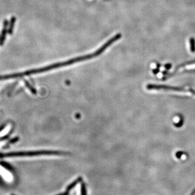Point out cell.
Returning <instances> with one entry per match:
<instances>
[{
  "instance_id": "cell-11",
  "label": "cell",
  "mask_w": 195,
  "mask_h": 195,
  "mask_svg": "<svg viewBox=\"0 0 195 195\" xmlns=\"http://www.w3.org/2000/svg\"><path fill=\"white\" fill-rule=\"evenodd\" d=\"M153 73H154L155 74H157V73L159 72V69H154V70L153 71Z\"/></svg>"
},
{
  "instance_id": "cell-4",
  "label": "cell",
  "mask_w": 195,
  "mask_h": 195,
  "mask_svg": "<svg viewBox=\"0 0 195 195\" xmlns=\"http://www.w3.org/2000/svg\"><path fill=\"white\" fill-rule=\"evenodd\" d=\"M190 45L191 51L192 53L195 52V40L194 38H190Z\"/></svg>"
},
{
  "instance_id": "cell-5",
  "label": "cell",
  "mask_w": 195,
  "mask_h": 195,
  "mask_svg": "<svg viewBox=\"0 0 195 195\" xmlns=\"http://www.w3.org/2000/svg\"><path fill=\"white\" fill-rule=\"evenodd\" d=\"M81 195H87L86 191V185L84 182H82L81 184Z\"/></svg>"
},
{
  "instance_id": "cell-10",
  "label": "cell",
  "mask_w": 195,
  "mask_h": 195,
  "mask_svg": "<svg viewBox=\"0 0 195 195\" xmlns=\"http://www.w3.org/2000/svg\"><path fill=\"white\" fill-rule=\"evenodd\" d=\"M189 90H190V92L192 94H193L195 95V90H192V89H190Z\"/></svg>"
},
{
  "instance_id": "cell-6",
  "label": "cell",
  "mask_w": 195,
  "mask_h": 195,
  "mask_svg": "<svg viewBox=\"0 0 195 195\" xmlns=\"http://www.w3.org/2000/svg\"><path fill=\"white\" fill-rule=\"evenodd\" d=\"M183 120H181L179 122H178L177 124H175V126L176 127H178V128H179L182 126L183 125Z\"/></svg>"
},
{
  "instance_id": "cell-12",
  "label": "cell",
  "mask_w": 195,
  "mask_h": 195,
  "mask_svg": "<svg viewBox=\"0 0 195 195\" xmlns=\"http://www.w3.org/2000/svg\"></svg>"
},
{
  "instance_id": "cell-7",
  "label": "cell",
  "mask_w": 195,
  "mask_h": 195,
  "mask_svg": "<svg viewBox=\"0 0 195 195\" xmlns=\"http://www.w3.org/2000/svg\"><path fill=\"white\" fill-rule=\"evenodd\" d=\"M183 154V152H181V151L177 152L176 153V157L178 158H181Z\"/></svg>"
},
{
  "instance_id": "cell-2",
  "label": "cell",
  "mask_w": 195,
  "mask_h": 195,
  "mask_svg": "<svg viewBox=\"0 0 195 195\" xmlns=\"http://www.w3.org/2000/svg\"><path fill=\"white\" fill-rule=\"evenodd\" d=\"M8 25H9L8 21L7 20H5L3 21V28H2L1 33L0 35V46H3L5 43L7 34V33H8V29H7Z\"/></svg>"
},
{
  "instance_id": "cell-1",
  "label": "cell",
  "mask_w": 195,
  "mask_h": 195,
  "mask_svg": "<svg viewBox=\"0 0 195 195\" xmlns=\"http://www.w3.org/2000/svg\"><path fill=\"white\" fill-rule=\"evenodd\" d=\"M148 90H171L177 92H184L186 90L182 87L167 86L164 85H156V84H148L146 86Z\"/></svg>"
},
{
  "instance_id": "cell-9",
  "label": "cell",
  "mask_w": 195,
  "mask_h": 195,
  "mask_svg": "<svg viewBox=\"0 0 195 195\" xmlns=\"http://www.w3.org/2000/svg\"><path fill=\"white\" fill-rule=\"evenodd\" d=\"M165 67L167 68V69H169L171 67V64H167V65H165Z\"/></svg>"
},
{
  "instance_id": "cell-3",
  "label": "cell",
  "mask_w": 195,
  "mask_h": 195,
  "mask_svg": "<svg viewBox=\"0 0 195 195\" xmlns=\"http://www.w3.org/2000/svg\"><path fill=\"white\" fill-rule=\"evenodd\" d=\"M15 22H16V18L15 16H12L10 19L8 28V32L9 35H12L14 32Z\"/></svg>"
},
{
  "instance_id": "cell-8",
  "label": "cell",
  "mask_w": 195,
  "mask_h": 195,
  "mask_svg": "<svg viewBox=\"0 0 195 195\" xmlns=\"http://www.w3.org/2000/svg\"><path fill=\"white\" fill-rule=\"evenodd\" d=\"M69 192H70V191L66 189V192H63V193H62V194H59V195H69Z\"/></svg>"
}]
</instances>
